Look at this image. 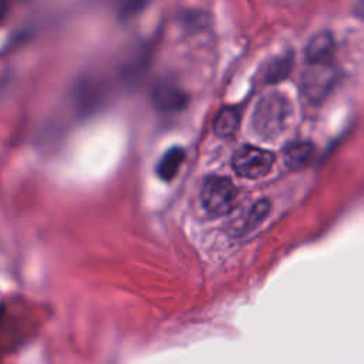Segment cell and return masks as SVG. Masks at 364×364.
<instances>
[{
  "mask_svg": "<svg viewBox=\"0 0 364 364\" xmlns=\"http://www.w3.org/2000/svg\"><path fill=\"white\" fill-rule=\"evenodd\" d=\"M293 115L291 102L282 92L264 94L255 105L250 125L262 139H274L290 125Z\"/></svg>",
  "mask_w": 364,
  "mask_h": 364,
  "instance_id": "obj_1",
  "label": "cell"
},
{
  "mask_svg": "<svg viewBox=\"0 0 364 364\" xmlns=\"http://www.w3.org/2000/svg\"><path fill=\"white\" fill-rule=\"evenodd\" d=\"M237 196V189L233 182L222 175L208 176L200 189V202L212 216H223L229 213Z\"/></svg>",
  "mask_w": 364,
  "mask_h": 364,
  "instance_id": "obj_2",
  "label": "cell"
},
{
  "mask_svg": "<svg viewBox=\"0 0 364 364\" xmlns=\"http://www.w3.org/2000/svg\"><path fill=\"white\" fill-rule=\"evenodd\" d=\"M337 80V70L333 63L328 64H307L301 74L303 95L311 104L323 102L333 91Z\"/></svg>",
  "mask_w": 364,
  "mask_h": 364,
  "instance_id": "obj_3",
  "label": "cell"
},
{
  "mask_svg": "<svg viewBox=\"0 0 364 364\" xmlns=\"http://www.w3.org/2000/svg\"><path fill=\"white\" fill-rule=\"evenodd\" d=\"M274 164V155L263 148L243 145L232 155L233 171L247 179H259L267 175Z\"/></svg>",
  "mask_w": 364,
  "mask_h": 364,
  "instance_id": "obj_4",
  "label": "cell"
},
{
  "mask_svg": "<svg viewBox=\"0 0 364 364\" xmlns=\"http://www.w3.org/2000/svg\"><path fill=\"white\" fill-rule=\"evenodd\" d=\"M336 41L331 33L318 31L307 41L304 57L307 64H328L333 63Z\"/></svg>",
  "mask_w": 364,
  "mask_h": 364,
  "instance_id": "obj_5",
  "label": "cell"
},
{
  "mask_svg": "<svg viewBox=\"0 0 364 364\" xmlns=\"http://www.w3.org/2000/svg\"><path fill=\"white\" fill-rule=\"evenodd\" d=\"M314 154V145L309 141H294L286 145L283 151V159L287 168L297 171L309 165Z\"/></svg>",
  "mask_w": 364,
  "mask_h": 364,
  "instance_id": "obj_6",
  "label": "cell"
},
{
  "mask_svg": "<svg viewBox=\"0 0 364 364\" xmlns=\"http://www.w3.org/2000/svg\"><path fill=\"white\" fill-rule=\"evenodd\" d=\"M185 155L186 152L181 146H172L171 149H168L156 165V175L165 182L172 181L176 176L181 165L183 164Z\"/></svg>",
  "mask_w": 364,
  "mask_h": 364,
  "instance_id": "obj_7",
  "label": "cell"
},
{
  "mask_svg": "<svg viewBox=\"0 0 364 364\" xmlns=\"http://www.w3.org/2000/svg\"><path fill=\"white\" fill-rule=\"evenodd\" d=\"M240 125V114L233 107L222 108L213 121V132L220 138L232 136Z\"/></svg>",
  "mask_w": 364,
  "mask_h": 364,
  "instance_id": "obj_8",
  "label": "cell"
},
{
  "mask_svg": "<svg viewBox=\"0 0 364 364\" xmlns=\"http://www.w3.org/2000/svg\"><path fill=\"white\" fill-rule=\"evenodd\" d=\"M154 102L161 108V109H178L185 104V95L182 91H179L176 87L168 85V84H161L158 85L154 92H152Z\"/></svg>",
  "mask_w": 364,
  "mask_h": 364,
  "instance_id": "obj_9",
  "label": "cell"
},
{
  "mask_svg": "<svg viewBox=\"0 0 364 364\" xmlns=\"http://www.w3.org/2000/svg\"><path fill=\"white\" fill-rule=\"evenodd\" d=\"M270 212V202L267 199H260L257 200L246 213L243 225H242V232H249L257 228L269 215Z\"/></svg>",
  "mask_w": 364,
  "mask_h": 364,
  "instance_id": "obj_10",
  "label": "cell"
},
{
  "mask_svg": "<svg viewBox=\"0 0 364 364\" xmlns=\"http://www.w3.org/2000/svg\"><path fill=\"white\" fill-rule=\"evenodd\" d=\"M291 63H290V58L289 57H282V58H277L274 60L269 68H267V74H266V78L272 82H276V81H282L287 74L289 71L291 70Z\"/></svg>",
  "mask_w": 364,
  "mask_h": 364,
  "instance_id": "obj_11",
  "label": "cell"
},
{
  "mask_svg": "<svg viewBox=\"0 0 364 364\" xmlns=\"http://www.w3.org/2000/svg\"><path fill=\"white\" fill-rule=\"evenodd\" d=\"M354 11H355V14H357L360 18H363V20H364V3H360V4H357Z\"/></svg>",
  "mask_w": 364,
  "mask_h": 364,
  "instance_id": "obj_12",
  "label": "cell"
},
{
  "mask_svg": "<svg viewBox=\"0 0 364 364\" xmlns=\"http://www.w3.org/2000/svg\"><path fill=\"white\" fill-rule=\"evenodd\" d=\"M7 9H9V4H7V3H0V23L3 21L4 16L7 14Z\"/></svg>",
  "mask_w": 364,
  "mask_h": 364,
  "instance_id": "obj_13",
  "label": "cell"
}]
</instances>
